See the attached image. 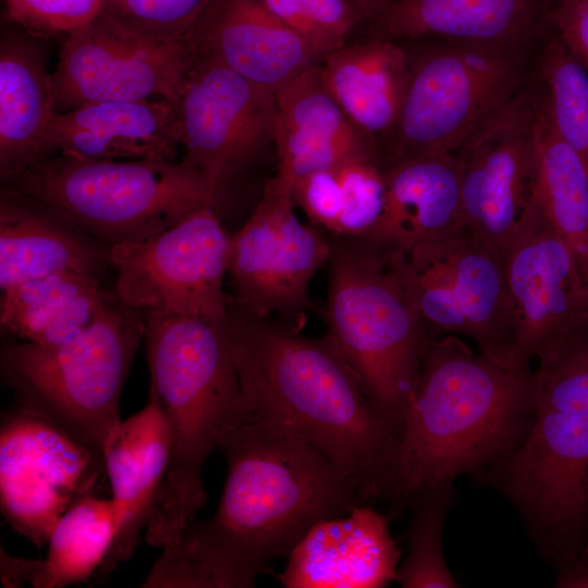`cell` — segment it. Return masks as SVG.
I'll use <instances>...</instances> for the list:
<instances>
[{"label": "cell", "mask_w": 588, "mask_h": 588, "mask_svg": "<svg viewBox=\"0 0 588 588\" xmlns=\"http://www.w3.org/2000/svg\"><path fill=\"white\" fill-rule=\"evenodd\" d=\"M517 318L515 366L588 334V284L563 237L538 204L504 250Z\"/></svg>", "instance_id": "17"}, {"label": "cell", "mask_w": 588, "mask_h": 588, "mask_svg": "<svg viewBox=\"0 0 588 588\" xmlns=\"http://www.w3.org/2000/svg\"><path fill=\"white\" fill-rule=\"evenodd\" d=\"M189 62L185 44L134 34L100 14L65 36L52 75L56 112L163 98L175 103Z\"/></svg>", "instance_id": "15"}, {"label": "cell", "mask_w": 588, "mask_h": 588, "mask_svg": "<svg viewBox=\"0 0 588 588\" xmlns=\"http://www.w3.org/2000/svg\"><path fill=\"white\" fill-rule=\"evenodd\" d=\"M230 237L213 209L204 208L146 241L113 245L115 293L143 311L223 322Z\"/></svg>", "instance_id": "12"}, {"label": "cell", "mask_w": 588, "mask_h": 588, "mask_svg": "<svg viewBox=\"0 0 588 588\" xmlns=\"http://www.w3.org/2000/svg\"><path fill=\"white\" fill-rule=\"evenodd\" d=\"M292 195L308 219L331 236L359 237L382 213L385 175L375 160H350L298 179Z\"/></svg>", "instance_id": "29"}, {"label": "cell", "mask_w": 588, "mask_h": 588, "mask_svg": "<svg viewBox=\"0 0 588 588\" xmlns=\"http://www.w3.org/2000/svg\"><path fill=\"white\" fill-rule=\"evenodd\" d=\"M54 108L52 75L26 36L0 45V176L10 181L54 156L49 127Z\"/></svg>", "instance_id": "27"}, {"label": "cell", "mask_w": 588, "mask_h": 588, "mask_svg": "<svg viewBox=\"0 0 588 588\" xmlns=\"http://www.w3.org/2000/svg\"><path fill=\"white\" fill-rule=\"evenodd\" d=\"M144 334V311L109 292L91 323L71 341L51 347L24 341L3 345L1 376L21 404L103 463V445L121 420L122 388Z\"/></svg>", "instance_id": "8"}, {"label": "cell", "mask_w": 588, "mask_h": 588, "mask_svg": "<svg viewBox=\"0 0 588 588\" xmlns=\"http://www.w3.org/2000/svg\"><path fill=\"white\" fill-rule=\"evenodd\" d=\"M5 183L109 247L146 241L212 208L219 189L183 160H100L62 154Z\"/></svg>", "instance_id": "7"}, {"label": "cell", "mask_w": 588, "mask_h": 588, "mask_svg": "<svg viewBox=\"0 0 588 588\" xmlns=\"http://www.w3.org/2000/svg\"><path fill=\"white\" fill-rule=\"evenodd\" d=\"M186 47L189 62L174 103L182 160L220 188L273 143L274 91L253 84L210 54Z\"/></svg>", "instance_id": "14"}, {"label": "cell", "mask_w": 588, "mask_h": 588, "mask_svg": "<svg viewBox=\"0 0 588 588\" xmlns=\"http://www.w3.org/2000/svg\"><path fill=\"white\" fill-rule=\"evenodd\" d=\"M275 177L293 186L318 170L356 159L379 164L376 147L347 119L315 64L274 91Z\"/></svg>", "instance_id": "20"}, {"label": "cell", "mask_w": 588, "mask_h": 588, "mask_svg": "<svg viewBox=\"0 0 588 588\" xmlns=\"http://www.w3.org/2000/svg\"><path fill=\"white\" fill-rule=\"evenodd\" d=\"M409 58V78L395 127L380 163L458 151L517 94L515 48L490 42L434 39Z\"/></svg>", "instance_id": "9"}, {"label": "cell", "mask_w": 588, "mask_h": 588, "mask_svg": "<svg viewBox=\"0 0 588 588\" xmlns=\"http://www.w3.org/2000/svg\"><path fill=\"white\" fill-rule=\"evenodd\" d=\"M540 65L548 119L588 169V72L559 37L546 46Z\"/></svg>", "instance_id": "33"}, {"label": "cell", "mask_w": 588, "mask_h": 588, "mask_svg": "<svg viewBox=\"0 0 588 588\" xmlns=\"http://www.w3.org/2000/svg\"><path fill=\"white\" fill-rule=\"evenodd\" d=\"M211 0H107L100 14L150 39L181 44Z\"/></svg>", "instance_id": "35"}, {"label": "cell", "mask_w": 588, "mask_h": 588, "mask_svg": "<svg viewBox=\"0 0 588 588\" xmlns=\"http://www.w3.org/2000/svg\"><path fill=\"white\" fill-rule=\"evenodd\" d=\"M105 465L41 414L21 404L2 417L0 504L11 527L40 549L61 516L91 493Z\"/></svg>", "instance_id": "13"}, {"label": "cell", "mask_w": 588, "mask_h": 588, "mask_svg": "<svg viewBox=\"0 0 588 588\" xmlns=\"http://www.w3.org/2000/svg\"><path fill=\"white\" fill-rule=\"evenodd\" d=\"M550 10L544 0H383L370 12L377 38L520 47L550 22Z\"/></svg>", "instance_id": "24"}, {"label": "cell", "mask_w": 588, "mask_h": 588, "mask_svg": "<svg viewBox=\"0 0 588 588\" xmlns=\"http://www.w3.org/2000/svg\"><path fill=\"white\" fill-rule=\"evenodd\" d=\"M107 0H3L5 17L29 35L51 37L69 35L90 23L103 10Z\"/></svg>", "instance_id": "36"}, {"label": "cell", "mask_w": 588, "mask_h": 588, "mask_svg": "<svg viewBox=\"0 0 588 588\" xmlns=\"http://www.w3.org/2000/svg\"><path fill=\"white\" fill-rule=\"evenodd\" d=\"M463 170L458 151L415 158L389 168L384 172L382 213L364 236L406 253L465 224Z\"/></svg>", "instance_id": "25"}, {"label": "cell", "mask_w": 588, "mask_h": 588, "mask_svg": "<svg viewBox=\"0 0 588 588\" xmlns=\"http://www.w3.org/2000/svg\"><path fill=\"white\" fill-rule=\"evenodd\" d=\"M453 500V483H443L419 492L411 501L407 509L411 511L408 553L395 577L401 587H460L443 552V528Z\"/></svg>", "instance_id": "32"}, {"label": "cell", "mask_w": 588, "mask_h": 588, "mask_svg": "<svg viewBox=\"0 0 588 588\" xmlns=\"http://www.w3.org/2000/svg\"><path fill=\"white\" fill-rule=\"evenodd\" d=\"M369 1H370V2L372 3V5H373L375 3L380 2V1H383V0H369Z\"/></svg>", "instance_id": "40"}, {"label": "cell", "mask_w": 588, "mask_h": 588, "mask_svg": "<svg viewBox=\"0 0 588 588\" xmlns=\"http://www.w3.org/2000/svg\"><path fill=\"white\" fill-rule=\"evenodd\" d=\"M308 46L318 63L346 45L356 22L347 0H262Z\"/></svg>", "instance_id": "34"}, {"label": "cell", "mask_w": 588, "mask_h": 588, "mask_svg": "<svg viewBox=\"0 0 588 588\" xmlns=\"http://www.w3.org/2000/svg\"><path fill=\"white\" fill-rule=\"evenodd\" d=\"M322 82L355 128L381 151L397 122L409 78L407 52L394 40L345 45L319 63Z\"/></svg>", "instance_id": "26"}, {"label": "cell", "mask_w": 588, "mask_h": 588, "mask_svg": "<svg viewBox=\"0 0 588 588\" xmlns=\"http://www.w3.org/2000/svg\"><path fill=\"white\" fill-rule=\"evenodd\" d=\"M551 1L553 2L554 0H551Z\"/></svg>", "instance_id": "41"}, {"label": "cell", "mask_w": 588, "mask_h": 588, "mask_svg": "<svg viewBox=\"0 0 588 588\" xmlns=\"http://www.w3.org/2000/svg\"><path fill=\"white\" fill-rule=\"evenodd\" d=\"M171 433L156 392L146 406L109 433L102 450L105 470L119 518V532L98 577H107L139 542L171 457Z\"/></svg>", "instance_id": "21"}, {"label": "cell", "mask_w": 588, "mask_h": 588, "mask_svg": "<svg viewBox=\"0 0 588 588\" xmlns=\"http://www.w3.org/2000/svg\"><path fill=\"white\" fill-rule=\"evenodd\" d=\"M49 145L84 159L175 161L181 148L175 106L163 98L89 103L56 112Z\"/></svg>", "instance_id": "22"}, {"label": "cell", "mask_w": 588, "mask_h": 588, "mask_svg": "<svg viewBox=\"0 0 588 588\" xmlns=\"http://www.w3.org/2000/svg\"><path fill=\"white\" fill-rule=\"evenodd\" d=\"M110 247L44 204L7 188L0 203V289L72 271L101 282Z\"/></svg>", "instance_id": "23"}, {"label": "cell", "mask_w": 588, "mask_h": 588, "mask_svg": "<svg viewBox=\"0 0 588 588\" xmlns=\"http://www.w3.org/2000/svg\"><path fill=\"white\" fill-rule=\"evenodd\" d=\"M537 360L529 427L481 476L510 500L560 573L588 546V334Z\"/></svg>", "instance_id": "5"}, {"label": "cell", "mask_w": 588, "mask_h": 588, "mask_svg": "<svg viewBox=\"0 0 588 588\" xmlns=\"http://www.w3.org/2000/svg\"><path fill=\"white\" fill-rule=\"evenodd\" d=\"M535 139L540 208L572 250L588 284V169L537 100Z\"/></svg>", "instance_id": "30"}, {"label": "cell", "mask_w": 588, "mask_h": 588, "mask_svg": "<svg viewBox=\"0 0 588 588\" xmlns=\"http://www.w3.org/2000/svg\"><path fill=\"white\" fill-rule=\"evenodd\" d=\"M327 336L400 439L433 340L402 268V252L367 236H331Z\"/></svg>", "instance_id": "6"}, {"label": "cell", "mask_w": 588, "mask_h": 588, "mask_svg": "<svg viewBox=\"0 0 588 588\" xmlns=\"http://www.w3.org/2000/svg\"><path fill=\"white\" fill-rule=\"evenodd\" d=\"M119 528L112 499L93 493L77 499L53 528L32 587L60 588L90 578L109 554Z\"/></svg>", "instance_id": "31"}, {"label": "cell", "mask_w": 588, "mask_h": 588, "mask_svg": "<svg viewBox=\"0 0 588 588\" xmlns=\"http://www.w3.org/2000/svg\"><path fill=\"white\" fill-rule=\"evenodd\" d=\"M224 326L248 418L267 419L313 446L364 504L384 500L399 439L330 339L249 316L230 298Z\"/></svg>", "instance_id": "2"}, {"label": "cell", "mask_w": 588, "mask_h": 588, "mask_svg": "<svg viewBox=\"0 0 588 588\" xmlns=\"http://www.w3.org/2000/svg\"><path fill=\"white\" fill-rule=\"evenodd\" d=\"M109 292L98 279L72 271L33 278L1 291L3 334L46 347L79 335Z\"/></svg>", "instance_id": "28"}, {"label": "cell", "mask_w": 588, "mask_h": 588, "mask_svg": "<svg viewBox=\"0 0 588 588\" xmlns=\"http://www.w3.org/2000/svg\"><path fill=\"white\" fill-rule=\"evenodd\" d=\"M152 389L171 433L166 478L148 516L151 547L176 542L207 501L203 465L248 419L225 321L144 311Z\"/></svg>", "instance_id": "4"}, {"label": "cell", "mask_w": 588, "mask_h": 588, "mask_svg": "<svg viewBox=\"0 0 588 588\" xmlns=\"http://www.w3.org/2000/svg\"><path fill=\"white\" fill-rule=\"evenodd\" d=\"M550 22L558 37L588 72V0H554Z\"/></svg>", "instance_id": "37"}, {"label": "cell", "mask_w": 588, "mask_h": 588, "mask_svg": "<svg viewBox=\"0 0 588 588\" xmlns=\"http://www.w3.org/2000/svg\"><path fill=\"white\" fill-rule=\"evenodd\" d=\"M555 586L561 588H588V569L568 568L556 573Z\"/></svg>", "instance_id": "39"}, {"label": "cell", "mask_w": 588, "mask_h": 588, "mask_svg": "<svg viewBox=\"0 0 588 588\" xmlns=\"http://www.w3.org/2000/svg\"><path fill=\"white\" fill-rule=\"evenodd\" d=\"M40 560L17 559L1 549V581L4 587L33 586Z\"/></svg>", "instance_id": "38"}, {"label": "cell", "mask_w": 588, "mask_h": 588, "mask_svg": "<svg viewBox=\"0 0 588 588\" xmlns=\"http://www.w3.org/2000/svg\"><path fill=\"white\" fill-rule=\"evenodd\" d=\"M402 268L429 331L461 334L516 368L517 318L502 254L468 224L402 252Z\"/></svg>", "instance_id": "10"}, {"label": "cell", "mask_w": 588, "mask_h": 588, "mask_svg": "<svg viewBox=\"0 0 588 588\" xmlns=\"http://www.w3.org/2000/svg\"><path fill=\"white\" fill-rule=\"evenodd\" d=\"M228 474L213 516L162 548L145 588H247L317 523L364 504L313 446L250 417L220 442Z\"/></svg>", "instance_id": "1"}, {"label": "cell", "mask_w": 588, "mask_h": 588, "mask_svg": "<svg viewBox=\"0 0 588 588\" xmlns=\"http://www.w3.org/2000/svg\"><path fill=\"white\" fill-rule=\"evenodd\" d=\"M292 187L275 176L247 222L230 237V299L243 313L303 328L314 308L308 287L328 264L331 241L303 224L294 212Z\"/></svg>", "instance_id": "11"}, {"label": "cell", "mask_w": 588, "mask_h": 588, "mask_svg": "<svg viewBox=\"0 0 588 588\" xmlns=\"http://www.w3.org/2000/svg\"><path fill=\"white\" fill-rule=\"evenodd\" d=\"M183 44L272 91L318 64L306 42L262 0H211Z\"/></svg>", "instance_id": "19"}, {"label": "cell", "mask_w": 588, "mask_h": 588, "mask_svg": "<svg viewBox=\"0 0 588 588\" xmlns=\"http://www.w3.org/2000/svg\"><path fill=\"white\" fill-rule=\"evenodd\" d=\"M534 413V372L475 354L457 335L433 339L399 439L384 499L389 518L419 492L485 471L525 436Z\"/></svg>", "instance_id": "3"}, {"label": "cell", "mask_w": 588, "mask_h": 588, "mask_svg": "<svg viewBox=\"0 0 588 588\" xmlns=\"http://www.w3.org/2000/svg\"><path fill=\"white\" fill-rule=\"evenodd\" d=\"M389 516L368 504L310 528L277 575L287 588H381L395 581L402 551Z\"/></svg>", "instance_id": "18"}, {"label": "cell", "mask_w": 588, "mask_h": 588, "mask_svg": "<svg viewBox=\"0 0 588 588\" xmlns=\"http://www.w3.org/2000/svg\"><path fill=\"white\" fill-rule=\"evenodd\" d=\"M536 109L517 94L458 150L464 221L502 255L539 204Z\"/></svg>", "instance_id": "16"}]
</instances>
